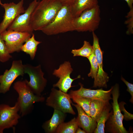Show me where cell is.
Returning a JSON list of instances; mask_svg holds the SVG:
<instances>
[{
	"label": "cell",
	"mask_w": 133,
	"mask_h": 133,
	"mask_svg": "<svg viewBox=\"0 0 133 133\" xmlns=\"http://www.w3.org/2000/svg\"><path fill=\"white\" fill-rule=\"evenodd\" d=\"M63 5L60 0L39 1L32 12L30 25L33 31H41L54 19Z\"/></svg>",
	"instance_id": "obj_1"
},
{
	"label": "cell",
	"mask_w": 133,
	"mask_h": 133,
	"mask_svg": "<svg viewBox=\"0 0 133 133\" xmlns=\"http://www.w3.org/2000/svg\"><path fill=\"white\" fill-rule=\"evenodd\" d=\"M71 5H63L54 20L41 31L48 35L74 31Z\"/></svg>",
	"instance_id": "obj_2"
},
{
	"label": "cell",
	"mask_w": 133,
	"mask_h": 133,
	"mask_svg": "<svg viewBox=\"0 0 133 133\" xmlns=\"http://www.w3.org/2000/svg\"><path fill=\"white\" fill-rule=\"evenodd\" d=\"M13 87L18 94L17 102L22 116L30 111L34 103L42 102L45 100L44 97L37 95L33 92L28 85L26 79L16 82L14 83Z\"/></svg>",
	"instance_id": "obj_3"
},
{
	"label": "cell",
	"mask_w": 133,
	"mask_h": 133,
	"mask_svg": "<svg viewBox=\"0 0 133 133\" xmlns=\"http://www.w3.org/2000/svg\"><path fill=\"white\" fill-rule=\"evenodd\" d=\"M111 94L113 101L112 103V113L105 124V132L111 133H128L123 125V115L121 112L118 102L120 94L118 84H116L113 86Z\"/></svg>",
	"instance_id": "obj_4"
},
{
	"label": "cell",
	"mask_w": 133,
	"mask_h": 133,
	"mask_svg": "<svg viewBox=\"0 0 133 133\" xmlns=\"http://www.w3.org/2000/svg\"><path fill=\"white\" fill-rule=\"evenodd\" d=\"M99 5L83 12L79 16L74 17V31L78 32H94L99 27L101 18Z\"/></svg>",
	"instance_id": "obj_5"
},
{
	"label": "cell",
	"mask_w": 133,
	"mask_h": 133,
	"mask_svg": "<svg viewBox=\"0 0 133 133\" xmlns=\"http://www.w3.org/2000/svg\"><path fill=\"white\" fill-rule=\"evenodd\" d=\"M71 99L69 94L52 88L46 99V104L64 113L75 115V113L71 105Z\"/></svg>",
	"instance_id": "obj_6"
},
{
	"label": "cell",
	"mask_w": 133,
	"mask_h": 133,
	"mask_svg": "<svg viewBox=\"0 0 133 133\" xmlns=\"http://www.w3.org/2000/svg\"><path fill=\"white\" fill-rule=\"evenodd\" d=\"M24 71L30 77L29 81L26 79L28 85L35 94L41 96L47 83V79L44 77V73L41 65L34 66L29 64L24 65Z\"/></svg>",
	"instance_id": "obj_7"
},
{
	"label": "cell",
	"mask_w": 133,
	"mask_h": 133,
	"mask_svg": "<svg viewBox=\"0 0 133 133\" xmlns=\"http://www.w3.org/2000/svg\"><path fill=\"white\" fill-rule=\"evenodd\" d=\"M32 34L30 33L6 30L1 34L10 54L19 52L24 43Z\"/></svg>",
	"instance_id": "obj_8"
},
{
	"label": "cell",
	"mask_w": 133,
	"mask_h": 133,
	"mask_svg": "<svg viewBox=\"0 0 133 133\" xmlns=\"http://www.w3.org/2000/svg\"><path fill=\"white\" fill-rule=\"evenodd\" d=\"M24 74V65L22 60H14L10 68L0 75V93L4 94L9 91L14 80L19 76H23Z\"/></svg>",
	"instance_id": "obj_9"
},
{
	"label": "cell",
	"mask_w": 133,
	"mask_h": 133,
	"mask_svg": "<svg viewBox=\"0 0 133 133\" xmlns=\"http://www.w3.org/2000/svg\"><path fill=\"white\" fill-rule=\"evenodd\" d=\"M19 111L17 102L12 107L5 104L0 105V133H2L4 129L12 128L17 124L20 117L18 113Z\"/></svg>",
	"instance_id": "obj_10"
},
{
	"label": "cell",
	"mask_w": 133,
	"mask_h": 133,
	"mask_svg": "<svg viewBox=\"0 0 133 133\" xmlns=\"http://www.w3.org/2000/svg\"><path fill=\"white\" fill-rule=\"evenodd\" d=\"M73 71L70 63L68 61H65L61 64L59 68L54 70L53 75L59 78L58 82L53 85V87H57L62 91L67 93L68 90L73 87L71 84L74 80L80 78L79 75L75 79L70 77V74Z\"/></svg>",
	"instance_id": "obj_11"
},
{
	"label": "cell",
	"mask_w": 133,
	"mask_h": 133,
	"mask_svg": "<svg viewBox=\"0 0 133 133\" xmlns=\"http://www.w3.org/2000/svg\"><path fill=\"white\" fill-rule=\"evenodd\" d=\"M23 4L24 0H21L17 4L14 2L2 3L1 5L4 9L5 13L0 23V34L6 30L18 15L25 12Z\"/></svg>",
	"instance_id": "obj_12"
},
{
	"label": "cell",
	"mask_w": 133,
	"mask_h": 133,
	"mask_svg": "<svg viewBox=\"0 0 133 133\" xmlns=\"http://www.w3.org/2000/svg\"><path fill=\"white\" fill-rule=\"evenodd\" d=\"M39 1L34 0L31 3L25 12L16 17L7 30L27 32L33 34V31L30 26V20L31 14Z\"/></svg>",
	"instance_id": "obj_13"
},
{
	"label": "cell",
	"mask_w": 133,
	"mask_h": 133,
	"mask_svg": "<svg viewBox=\"0 0 133 133\" xmlns=\"http://www.w3.org/2000/svg\"><path fill=\"white\" fill-rule=\"evenodd\" d=\"M93 43L92 45L93 52L95 55L98 65V70L96 81L94 83L93 87L106 88L109 77L103 69V51L100 47L99 38L93 32Z\"/></svg>",
	"instance_id": "obj_14"
},
{
	"label": "cell",
	"mask_w": 133,
	"mask_h": 133,
	"mask_svg": "<svg viewBox=\"0 0 133 133\" xmlns=\"http://www.w3.org/2000/svg\"><path fill=\"white\" fill-rule=\"evenodd\" d=\"M79 84L80 87L79 89L70 90L69 94L70 96L83 97L105 101H109L112 99L111 95L113 86L108 90H104L102 88L92 90L84 87L83 85L81 83Z\"/></svg>",
	"instance_id": "obj_15"
},
{
	"label": "cell",
	"mask_w": 133,
	"mask_h": 133,
	"mask_svg": "<svg viewBox=\"0 0 133 133\" xmlns=\"http://www.w3.org/2000/svg\"><path fill=\"white\" fill-rule=\"evenodd\" d=\"M76 108L78 113L76 118L78 126L82 128L86 133H92L97 126L96 121L88 115L83 109L78 104L72 103Z\"/></svg>",
	"instance_id": "obj_16"
},
{
	"label": "cell",
	"mask_w": 133,
	"mask_h": 133,
	"mask_svg": "<svg viewBox=\"0 0 133 133\" xmlns=\"http://www.w3.org/2000/svg\"><path fill=\"white\" fill-rule=\"evenodd\" d=\"M66 116V113L54 109L51 118L43 125L42 127L45 132L47 133H55L58 126L64 122Z\"/></svg>",
	"instance_id": "obj_17"
},
{
	"label": "cell",
	"mask_w": 133,
	"mask_h": 133,
	"mask_svg": "<svg viewBox=\"0 0 133 133\" xmlns=\"http://www.w3.org/2000/svg\"><path fill=\"white\" fill-rule=\"evenodd\" d=\"M98 3V0H75L71 5L73 16L78 17L84 11L96 6Z\"/></svg>",
	"instance_id": "obj_18"
},
{
	"label": "cell",
	"mask_w": 133,
	"mask_h": 133,
	"mask_svg": "<svg viewBox=\"0 0 133 133\" xmlns=\"http://www.w3.org/2000/svg\"><path fill=\"white\" fill-rule=\"evenodd\" d=\"M112 108V106L109 103L104 107L96 121L97 127L93 133H105V123L112 113V111H111Z\"/></svg>",
	"instance_id": "obj_19"
},
{
	"label": "cell",
	"mask_w": 133,
	"mask_h": 133,
	"mask_svg": "<svg viewBox=\"0 0 133 133\" xmlns=\"http://www.w3.org/2000/svg\"><path fill=\"white\" fill-rule=\"evenodd\" d=\"M41 42L36 40L33 34L22 46L21 50L29 55L31 59L33 60L35 56L38 45Z\"/></svg>",
	"instance_id": "obj_20"
},
{
	"label": "cell",
	"mask_w": 133,
	"mask_h": 133,
	"mask_svg": "<svg viewBox=\"0 0 133 133\" xmlns=\"http://www.w3.org/2000/svg\"><path fill=\"white\" fill-rule=\"evenodd\" d=\"M109 103V101L91 99L90 110V116L96 121L104 107Z\"/></svg>",
	"instance_id": "obj_21"
},
{
	"label": "cell",
	"mask_w": 133,
	"mask_h": 133,
	"mask_svg": "<svg viewBox=\"0 0 133 133\" xmlns=\"http://www.w3.org/2000/svg\"><path fill=\"white\" fill-rule=\"evenodd\" d=\"M78 127L76 118L74 117L68 122H64L60 124L55 133H75Z\"/></svg>",
	"instance_id": "obj_22"
},
{
	"label": "cell",
	"mask_w": 133,
	"mask_h": 133,
	"mask_svg": "<svg viewBox=\"0 0 133 133\" xmlns=\"http://www.w3.org/2000/svg\"><path fill=\"white\" fill-rule=\"evenodd\" d=\"M93 52L92 46L91 45L89 42L86 41H84L83 46L80 49L72 50L71 53L73 56H81L88 58Z\"/></svg>",
	"instance_id": "obj_23"
},
{
	"label": "cell",
	"mask_w": 133,
	"mask_h": 133,
	"mask_svg": "<svg viewBox=\"0 0 133 133\" xmlns=\"http://www.w3.org/2000/svg\"><path fill=\"white\" fill-rule=\"evenodd\" d=\"M70 97L74 102L81 107L86 114L88 116H90V110L91 99L74 96Z\"/></svg>",
	"instance_id": "obj_24"
},
{
	"label": "cell",
	"mask_w": 133,
	"mask_h": 133,
	"mask_svg": "<svg viewBox=\"0 0 133 133\" xmlns=\"http://www.w3.org/2000/svg\"><path fill=\"white\" fill-rule=\"evenodd\" d=\"M87 58L91 65L90 72L88 74V76L94 79V83L97 80L98 70V65L96 56L94 52Z\"/></svg>",
	"instance_id": "obj_25"
},
{
	"label": "cell",
	"mask_w": 133,
	"mask_h": 133,
	"mask_svg": "<svg viewBox=\"0 0 133 133\" xmlns=\"http://www.w3.org/2000/svg\"><path fill=\"white\" fill-rule=\"evenodd\" d=\"M10 54L0 34V61L4 63L8 61L12 57Z\"/></svg>",
	"instance_id": "obj_26"
},
{
	"label": "cell",
	"mask_w": 133,
	"mask_h": 133,
	"mask_svg": "<svg viewBox=\"0 0 133 133\" xmlns=\"http://www.w3.org/2000/svg\"><path fill=\"white\" fill-rule=\"evenodd\" d=\"M126 17L127 18L125 22L127 25V30L126 33L130 34L133 33V7L130 8V10L128 13Z\"/></svg>",
	"instance_id": "obj_27"
},
{
	"label": "cell",
	"mask_w": 133,
	"mask_h": 133,
	"mask_svg": "<svg viewBox=\"0 0 133 133\" xmlns=\"http://www.w3.org/2000/svg\"><path fill=\"white\" fill-rule=\"evenodd\" d=\"M125 102H122L119 103V105L120 110H122L124 113V119L126 120H131L133 119V114L128 112L125 109L124 105Z\"/></svg>",
	"instance_id": "obj_28"
},
{
	"label": "cell",
	"mask_w": 133,
	"mask_h": 133,
	"mask_svg": "<svg viewBox=\"0 0 133 133\" xmlns=\"http://www.w3.org/2000/svg\"><path fill=\"white\" fill-rule=\"evenodd\" d=\"M121 79L127 86V91L130 93L131 96V98L130 100V101L133 103V84L127 81L122 77H121Z\"/></svg>",
	"instance_id": "obj_29"
},
{
	"label": "cell",
	"mask_w": 133,
	"mask_h": 133,
	"mask_svg": "<svg viewBox=\"0 0 133 133\" xmlns=\"http://www.w3.org/2000/svg\"><path fill=\"white\" fill-rule=\"evenodd\" d=\"M63 5H71L75 0H60Z\"/></svg>",
	"instance_id": "obj_30"
},
{
	"label": "cell",
	"mask_w": 133,
	"mask_h": 133,
	"mask_svg": "<svg viewBox=\"0 0 133 133\" xmlns=\"http://www.w3.org/2000/svg\"><path fill=\"white\" fill-rule=\"evenodd\" d=\"M127 3L130 8H133V0H124Z\"/></svg>",
	"instance_id": "obj_31"
},
{
	"label": "cell",
	"mask_w": 133,
	"mask_h": 133,
	"mask_svg": "<svg viewBox=\"0 0 133 133\" xmlns=\"http://www.w3.org/2000/svg\"><path fill=\"white\" fill-rule=\"evenodd\" d=\"M75 133H86V132L83 130L81 129L80 127H78Z\"/></svg>",
	"instance_id": "obj_32"
},
{
	"label": "cell",
	"mask_w": 133,
	"mask_h": 133,
	"mask_svg": "<svg viewBox=\"0 0 133 133\" xmlns=\"http://www.w3.org/2000/svg\"><path fill=\"white\" fill-rule=\"evenodd\" d=\"M2 3L1 1V0H0V5H1V4H2Z\"/></svg>",
	"instance_id": "obj_33"
},
{
	"label": "cell",
	"mask_w": 133,
	"mask_h": 133,
	"mask_svg": "<svg viewBox=\"0 0 133 133\" xmlns=\"http://www.w3.org/2000/svg\"></svg>",
	"instance_id": "obj_34"
}]
</instances>
